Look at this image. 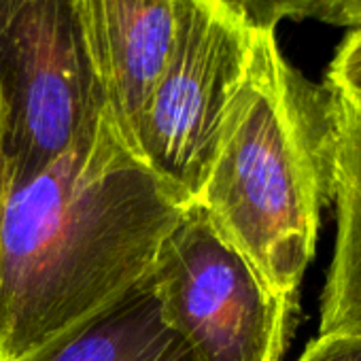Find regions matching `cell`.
<instances>
[{"label":"cell","mask_w":361,"mask_h":361,"mask_svg":"<svg viewBox=\"0 0 361 361\" xmlns=\"http://www.w3.org/2000/svg\"><path fill=\"white\" fill-rule=\"evenodd\" d=\"M104 106L56 161L0 188V361H26L153 268L190 209Z\"/></svg>","instance_id":"obj_1"},{"label":"cell","mask_w":361,"mask_h":361,"mask_svg":"<svg viewBox=\"0 0 361 361\" xmlns=\"http://www.w3.org/2000/svg\"><path fill=\"white\" fill-rule=\"evenodd\" d=\"M331 178L329 92L289 64L276 32L259 30L249 79L194 204L279 298L298 304Z\"/></svg>","instance_id":"obj_2"},{"label":"cell","mask_w":361,"mask_h":361,"mask_svg":"<svg viewBox=\"0 0 361 361\" xmlns=\"http://www.w3.org/2000/svg\"><path fill=\"white\" fill-rule=\"evenodd\" d=\"M257 32L228 0H178L174 43L132 145L190 202L249 79Z\"/></svg>","instance_id":"obj_3"},{"label":"cell","mask_w":361,"mask_h":361,"mask_svg":"<svg viewBox=\"0 0 361 361\" xmlns=\"http://www.w3.org/2000/svg\"><path fill=\"white\" fill-rule=\"evenodd\" d=\"M147 283L198 361H281L298 304L279 298L198 204L164 238Z\"/></svg>","instance_id":"obj_4"},{"label":"cell","mask_w":361,"mask_h":361,"mask_svg":"<svg viewBox=\"0 0 361 361\" xmlns=\"http://www.w3.org/2000/svg\"><path fill=\"white\" fill-rule=\"evenodd\" d=\"M0 188L26 180L104 109L68 0H0Z\"/></svg>","instance_id":"obj_5"},{"label":"cell","mask_w":361,"mask_h":361,"mask_svg":"<svg viewBox=\"0 0 361 361\" xmlns=\"http://www.w3.org/2000/svg\"><path fill=\"white\" fill-rule=\"evenodd\" d=\"M104 106L132 142L134 126L170 56L178 0H68Z\"/></svg>","instance_id":"obj_6"},{"label":"cell","mask_w":361,"mask_h":361,"mask_svg":"<svg viewBox=\"0 0 361 361\" xmlns=\"http://www.w3.org/2000/svg\"><path fill=\"white\" fill-rule=\"evenodd\" d=\"M334 117L336 247L321 298L319 336L361 338V100L325 83Z\"/></svg>","instance_id":"obj_7"},{"label":"cell","mask_w":361,"mask_h":361,"mask_svg":"<svg viewBox=\"0 0 361 361\" xmlns=\"http://www.w3.org/2000/svg\"><path fill=\"white\" fill-rule=\"evenodd\" d=\"M26 361H198L161 319L147 279Z\"/></svg>","instance_id":"obj_8"},{"label":"cell","mask_w":361,"mask_h":361,"mask_svg":"<svg viewBox=\"0 0 361 361\" xmlns=\"http://www.w3.org/2000/svg\"><path fill=\"white\" fill-rule=\"evenodd\" d=\"M228 3L262 32H276L283 22L310 20L317 0H228Z\"/></svg>","instance_id":"obj_9"},{"label":"cell","mask_w":361,"mask_h":361,"mask_svg":"<svg viewBox=\"0 0 361 361\" xmlns=\"http://www.w3.org/2000/svg\"><path fill=\"white\" fill-rule=\"evenodd\" d=\"M323 81L361 100V28L348 30L340 41Z\"/></svg>","instance_id":"obj_10"},{"label":"cell","mask_w":361,"mask_h":361,"mask_svg":"<svg viewBox=\"0 0 361 361\" xmlns=\"http://www.w3.org/2000/svg\"><path fill=\"white\" fill-rule=\"evenodd\" d=\"M298 361H361V338H323L308 342Z\"/></svg>","instance_id":"obj_11"},{"label":"cell","mask_w":361,"mask_h":361,"mask_svg":"<svg viewBox=\"0 0 361 361\" xmlns=\"http://www.w3.org/2000/svg\"><path fill=\"white\" fill-rule=\"evenodd\" d=\"M310 20L336 28H361V0H317Z\"/></svg>","instance_id":"obj_12"},{"label":"cell","mask_w":361,"mask_h":361,"mask_svg":"<svg viewBox=\"0 0 361 361\" xmlns=\"http://www.w3.org/2000/svg\"><path fill=\"white\" fill-rule=\"evenodd\" d=\"M0 138H3V102H0Z\"/></svg>","instance_id":"obj_13"}]
</instances>
